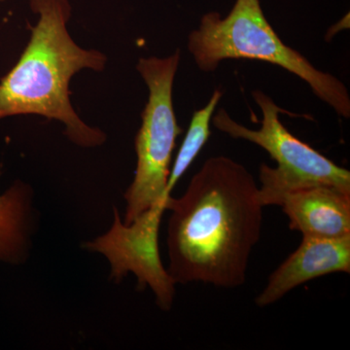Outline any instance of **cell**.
Returning <instances> with one entry per match:
<instances>
[{"instance_id":"cell-1","label":"cell","mask_w":350,"mask_h":350,"mask_svg":"<svg viewBox=\"0 0 350 350\" xmlns=\"http://www.w3.org/2000/svg\"><path fill=\"white\" fill-rule=\"evenodd\" d=\"M262 208L259 186L243 165L226 156L206 160L181 197L165 200L167 269L175 284L243 285L261 239Z\"/></svg>"},{"instance_id":"cell-2","label":"cell","mask_w":350,"mask_h":350,"mask_svg":"<svg viewBox=\"0 0 350 350\" xmlns=\"http://www.w3.org/2000/svg\"><path fill=\"white\" fill-rule=\"evenodd\" d=\"M38 16L31 38L15 66L0 82V120L17 115H39L61 122L64 135L85 148L100 146L107 135L87 125L70 100L69 84L84 69L101 72L107 57L84 49L69 34L72 7L69 0H29Z\"/></svg>"},{"instance_id":"cell-3","label":"cell","mask_w":350,"mask_h":350,"mask_svg":"<svg viewBox=\"0 0 350 350\" xmlns=\"http://www.w3.org/2000/svg\"><path fill=\"white\" fill-rule=\"evenodd\" d=\"M187 47L202 72H213L226 59H254L280 66L305 81L338 116L350 118L347 86L283 42L267 20L260 0H236L225 17L214 11L206 13L189 34Z\"/></svg>"},{"instance_id":"cell-4","label":"cell","mask_w":350,"mask_h":350,"mask_svg":"<svg viewBox=\"0 0 350 350\" xmlns=\"http://www.w3.org/2000/svg\"><path fill=\"white\" fill-rule=\"evenodd\" d=\"M180 50L169 57H140L137 70L148 88V100L135 137L137 163L135 178L125 193V224L154 204L170 197L167 182L176 139L182 133L177 123L172 91Z\"/></svg>"},{"instance_id":"cell-5","label":"cell","mask_w":350,"mask_h":350,"mask_svg":"<svg viewBox=\"0 0 350 350\" xmlns=\"http://www.w3.org/2000/svg\"><path fill=\"white\" fill-rule=\"evenodd\" d=\"M252 98L262 111L259 130H251L234 121L224 108L213 115L211 122L229 137L261 147L276 163L275 167L266 163L260 165L259 199L262 206H275L278 198L289 191L317 184L350 191L349 170L292 135L280 119L284 110L268 94L255 90Z\"/></svg>"},{"instance_id":"cell-6","label":"cell","mask_w":350,"mask_h":350,"mask_svg":"<svg viewBox=\"0 0 350 350\" xmlns=\"http://www.w3.org/2000/svg\"><path fill=\"white\" fill-rule=\"evenodd\" d=\"M165 211V200L154 204L126 225L114 208L111 229L85 243L84 247L107 257L111 267L110 278L115 282H120L133 273L137 278L139 289L150 287L157 305L167 312L174 305L176 284L163 267L159 250V232Z\"/></svg>"},{"instance_id":"cell-7","label":"cell","mask_w":350,"mask_h":350,"mask_svg":"<svg viewBox=\"0 0 350 350\" xmlns=\"http://www.w3.org/2000/svg\"><path fill=\"white\" fill-rule=\"evenodd\" d=\"M335 273H350V234L340 239L303 237L300 246L269 275L255 301L260 308L273 305L295 288Z\"/></svg>"},{"instance_id":"cell-8","label":"cell","mask_w":350,"mask_h":350,"mask_svg":"<svg viewBox=\"0 0 350 350\" xmlns=\"http://www.w3.org/2000/svg\"><path fill=\"white\" fill-rule=\"evenodd\" d=\"M282 206L292 231L303 237L340 239L350 234V191L317 184L295 189L280 196Z\"/></svg>"},{"instance_id":"cell-9","label":"cell","mask_w":350,"mask_h":350,"mask_svg":"<svg viewBox=\"0 0 350 350\" xmlns=\"http://www.w3.org/2000/svg\"><path fill=\"white\" fill-rule=\"evenodd\" d=\"M32 191L17 182L0 195V261L25 259L32 231Z\"/></svg>"},{"instance_id":"cell-10","label":"cell","mask_w":350,"mask_h":350,"mask_svg":"<svg viewBox=\"0 0 350 350\" xmlns=\"http://www.w3.org/2000/svg\"><path fill=\"white\" fill-rule=\"evenodd\" d=\"M223 96V92L216 89L206 107L200 108L193 114L187 133L177 153L174 167L170 170L167 192L172 193L179 179L187 172L189 167L194 162L200 152L206 144L211 137V119L219 101Z\"/></svg>"},{"instance_id":"cell-11","label":"cell","mask_w":350,"mask_h":350,"mask_svg":"<svg viewBox=\"0 0 350 350\" xmlns=\"http://www.w3.org/2000/svg\"><path fill=\"white\" fill-rule=\"evenodd\" d=\"M5 1V0H0V3H2V2Z\"/></svg>"}]
</instances>
